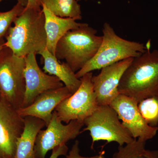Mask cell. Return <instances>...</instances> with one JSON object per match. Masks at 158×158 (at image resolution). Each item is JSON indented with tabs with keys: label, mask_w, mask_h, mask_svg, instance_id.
I'll use <instances>...</instances> for the list:
<instances>
[{
	"label": "cell",
	"mask_w": 158,
	"mask_h": 158,
	"mask_svg": "<svg viewBox=\"0 0 158 158\" xmlns=\"http://www.w3.org/2000/svg\"><path fill=\"white\" fill-rule=\"evenodd\" d=\"M6 36L5 45L17 56L39 54L46 48L45 16L42 9L26 8Z\"/></svg>",
	"instance_id": "6da1fadb"
},
{
	"label": "cell",
	"mask_w": 158,
	"mask_h": 158,
	"mask_svg": "<svg viewBox=\"0 0 158 158\" xmlns=\"http://www.w3.org/2000/svg\"><path fill=\"white\" fill-rule=\"evenodd\" d=\"M139 56L134 58L122 77L119 94L127 95L139 102L144 99L158 96V50L151 52V43Z\"/></svg>",
	"instance_id": "7a4b0ae2"
},
{
	"label": "cell",
	"mask_w": 158,
	"mask_h": 158,
	"mask_svg": "<svg viewBox=\"0 0 158 158\" xmlns=\"http://www.w3.org/2000/svg\"><path fill=\"white\" fill-rule=\"evenodd\" d=\"M97 31L83 23L78 28L71 30L57 44L55 56L59 61L65 60L76 73L96 55L102 40Z\"/></svg>",
	"instance_id": "3957f363"
},
{
	"label": "cell",
	"mask_w": 158,
	"mask_h": 158,
	"mask_svg": "<svg viewBox=\"0 0 158 158\" xmlns=\"http://www.w3.org/2000/svg\"><path fill=\"white\" fill-rule=\"evenodd\" d=\"M102 40L94 57L76 73L80 79L85 74L129 58L139 56L145 52L146 45L122 38L115 33L110 24L105 23L102 29Z\"/></svg>",
	"instance_id": "277c9868"
},
{
	"label": "cell",
	"mask_w": 158,
	"mask_h": 158,
	"mask_svg": "<svg viewBox=\"0 0 158 158\" xmlns=\"http://www.w3.org/2000/svg\"><path fill=\"white\" fill-rule=\"evenodd\" d=\"M25 57L15 56L5 46L0 54V98L17 110L25 92Z\"/></svg>",
	"instance_id": "5b68a950"
},
{
	"label": "cell",
	"mask_w": 158,
	"mask_h": 158,
	"mask_svg": "<svg viewBox=\"0 0 158 158\" xmlns=\"http://www.w3.org/2000/svg\"><path fill=\"white\" fill-rule=\"evenodd\" d=\"M116 111L110 106H99L84 120V131L90 132L91 148L96 141L117 142L119 146L131 143L135 139L120 121Z\"/></svg>",
	"instance_id": "8992f818"
},
{
	"label": "cell",
	"mask_w": 158,
	"mask_h": 158,
	"mask_svg": "<svg viewBox=\"0 0 158 158\" xmlns=\"http://www.w3.org/2000/svg\"><path fill=\"white\" fill-rule=\"evenodd\" d=\"M93 76L92 72L84 75L80 78L81 83L78 89L56 108L55 111L61 121L66 124L72 120L84 122L98 107L92 82Z\"/></svg>",
	"instance_id": "52a82bcc"
},
{
	"label": "cell",
	"mask_w": 158,
	"mask_h": 158,
	"mask_svg": "<svg viewBox=\"0 0 158 158\" xmlns=\"http://www.w3.org/2000/svg\"><path fill=\"white\" fill-rule=\"evenodd\" d=\"M62 122L54 111L47 128L37 135L34 148L36 158H45L49 151L77 138L84 126V122L79 120H72L66 125Z\"/></svg>",
	"instance_id": "ba28073f"
},
{
	"label": "cell",
	"mask_w": 158,
	"mask_h": 158,
	"mask_svg": "<svg viewBox=\"0 0 158 158\" xmlns=\"http://www.w3.org/2000/svg\"><path fill=\"white\" fill-rule=\"evenodd\" d=\"M110 106L118 115L122 123L134 139L146 141L152 139L158 131V127H152L146 123L138 108V102L127 95L119 94Z\"/></svg>",
	"instance_id": "9c48e42d"
},
{
	"label": "cell",
	"mask_w": 158,
	"mask_h": 158,
	"mask_svg": "<svg viewBox=\"0 0 158 158\" xmlns=\"http://www.w3.org/2000/svg\"><path fill=\"white\" fill-rule=\"evenodd\" d=\"M24 77L25 92L21 108L29 106L41 93L64 86L56 77L46 73L40 68L34 53L25 57Z\"/></svg>",
	"instance_id": "30bf717a"
},
{
	"label": "cell",
	"mask_w": 158,
	"mask_h": 158,
	"mask_svg": "<svg viewBox=\"0 0 158 158\" xmlns=\"http://www.w3.org/2000/svg\"><path fill=\"white\" fill-rule=\"evenodd\" d=\"M24 127V118L17 110L0 98V158H14Z\"/></svg>",
	"instance_id": "8fae6325"
},
{
	"label": "cell",
	"mask_w": 158,
	"mask_h": 158,
	"mask_svg": "<svg viewBox=\"0 0 158 158\" xmlns=\"http://www.w3.org/2000/svg\"><path fill=\"white\" fill-rule=\"evenodd\" d=\"M133 59H125L104 67L98 75L92 77L94 90L99 106H110L118 96L122 77Z\"/></svg>",
	"instance_id": "7c38bea8"
},
{
	"label": "cell",
	"mask_w": 158,
	"mask_h": 158,
	"mask_svg": "<svg viewBox=\"0 0 158 158\" xmlns=\"http://www.w3.org/2000/svg\"><path fill=\"white\" fill-rule=\"evenodd\" d=\"M72 94L65 86L48 90L40 94L29 106L21 108L17 110L18 112L23 118L31 116L41 119L45 123L47 127L57 106Z\"/></svg>",
	"instance_id": "4fadbf2b"
},
{
	"label": "cell",
	"mask_w": 158,
	"mask_h": 158,
	"mask_svg": "<svg viewBox=\"0 0 158 158\" xmlns=\"http://www.w3.org/2000/svg\"><path fill=\"white\" fill-rule=\"evenodd\" d=\"M42 9L45 16L46 48L55 56L56 47L61 38L68 31L78 28L83 23L77 22L74 19L57 16L44 5Z\"/></svg>",
	"instance_id": "5bb4252c"
},
{
	"label": "cell",
	"mask_w": 158,
	"mask_h": 158,
	"mask_svg": "<svg viewBox=\"0 0 158 158\" xmlns=\"http://www.w3.org/2000/svg\"><path fill=\"white\" fill-rule=\"evenodd\" d=\"M44 60V71L50 75L56 77L72 94L78 89L81 81L78 78L66 62L60 63L55 56L46 48L39 53Z\"/></svg>",
	"instance_id": "9a60e30c"
},
{
	"label": "cell",
	"mask_w": 158,
	"mask_h": 158,
	"mask_svg": "<svg viewBox=\"0 0 158 158\" xmlns=\"http://www.w3.org/2000/svg\"><path fill=\"white\" fill-rule=\"evenodd\" d=\"M23 131L16 142L14 158H36L34 148L37 135L45 126L42 120L36 117H24Z\"/></svg>",
	"instance_id": "2e32d148"
},
{
	"label": "cell",
	"mask_w": 158,
	"mask_h": 158,
	"mask_svg": "<svg viewBox=\"0 0 158 158\" xmlns=\"http://www.w3.org/2000/svg\"><path fill=\"white\" fill-rule=\"evenodd\" d=\"M40 2L41 5L57 16L77 20L82 19L81 6L77 0H40Z\"/></svg>",
	"instance_id": "e0dca14e"
},
{
	"label": "cell",
	"mask_w": 158,
	"mask_h": 158,
	"mask_svg": "<svg viewBox=\"0 0 158 158\" xmlns=\"http://www.w3.org/2000/svg\"><path fill=\"white\" fill-rule=\"evenodd\" d=\"M141 116L146 123L152 127L158 125V96L144 99L138 103Z\"/></svg>",
	"instance_id": "ac0fdd59"
},
{
	"label": "cell",
	"mask_w": 158,
	"mask_h": 158,
	"mask_svg": "<svg viewBox=\"0 0 158 158\" xmlns=\"http://www.w3.org/2000/svg\"><path fill=\"white\" fill-rule=\"evenodd\" d=\"M146 141L135 139L125 146H119L118 151L113 154V158H147L144 155Z\"/></svg>",
	"instance_id": "d6986e66"
},
{
	"label": "cell",
	"mask_w": 158,
	"mask_h": 158,
	"mask_svg": "<svg viewBox=\"0 0 158 158\" xmlns=\"http://www.w3.org/2000/svg\"><path fill=\"white\" fill-rule=\"evenodd\" d=\"M24 9V6L17 2L9 11L0 12V38L6 37L11 24L21 14Z\"/></svg>",
	"instance_id": "ffe728a7"
},
{
	"label": "cell",
	"mask_w": 158,
	"mask_h": 158,
	"mask_svg": "<svg viewBox=\"0 0 158 158\" xmlns=\"http://www.w3.org/2000/svg\"><path fill=\"white\" fill-rule=\"evenodd\" d=\"M79 142L78 141L75 142L73 145L68 155L66 156V158H106L104 155V151H102L98 155L93 156L92 157H84L80 155V149L79 147Z\"/></svg>",
	"instance_id": "44dd1931"
},
{
	"label": "cell",
	"mask_w": 158,
	"mask_h": 158,
	"mask_svg": "<svg viewBox=\"0 0 158 158\" xmlns=\"http://www.w3.org/2000/svg\"><path fill=\"white\" fill-rule=\"evenodd\" d=\"M68 150V148L66 144L60 145L52 150V152L50 158H58L60 156H66Z\"/></svg>",
	"instance_id": "7402d4cb"
},
{
	"label": "cell",
	"mask_w": 158,
	"mask_h": 158,
	"mask_svg": "<svg viewBox=\"0 0 158 158\" xmlns=\"http://www.w3.org/2000/svg\"><path fill=\"white\" fill-rule=\"evenodd\" d=\"M25 7L40 9H42V5L40 0H27V4Z\"/></svg>",
	"instance_id": "603a6c76"
},
{
	"label": "cell",
	"mask_w": 158,
	"mask_h": 158,
	"mask_svg": "<svg viewBox=\"0 0 158 158\" xmlns=\"http://www.w3.org/2000/svg\"><path fill=\"white\" fill-rule=\"evenodd\" d=\"M144 155L147 158H158V151L146 150Z\"/></svg>",
	"instance_id": "cb8c5ba5"
},
{
	"label": "cell",
	"mask_w": 158,
	"mask_h": 158,
	"mask_svg": "<svg viewBox=\"0 0 158 158\" xmlns=\"http://www.w3.org/2000/svg\"><path fill=\"white\" fill-rule=\"evenodd\" d=\"M5 41L4 38H0V54L5 48Z\"/></svg>",
	"instance_id": "d4e9b609"
},
{
	"label": "cell",
	"mask_w": 158,
	"mask_h": 158,
	"mask_svg": "<svg viewBox=\"0 0 158 158\" xmlns=\"http://www.w3.org/2000/svg\"><path fill=\"white\" fill-rule=\"evenodd\" d=\"M18 2L21 4L22 6L26 7L27 4V0H17Z\"/></svg>",
	"instance_id": "484cf974"
},
{
	"label": "cell",
	"mask_w": 158,
	"mask_h": 158,
	"mask_svg": "<svg viewBox=\"0 0 158 158\" xmlns=\"http://www.w3.org/2000/svg\"><path fill=\"white\" fill-rule=\"evenodd\" d=\"M77 2H78V1H81V0H77ZM85 1H87V0H85Z\"/></svg>",
	"instance_id": "4316f807"
},
{
	"label": "cell",
	"mask_w": 158,
	"mask_h": 158,
	"mask_svg": "<svg viewBox=\"0 0 158 158\" xmlns=\"http://www.w3.org/2000/svg\"><path fill=\"white\" fill-rule=\"evenodd\" d=\"M4 1V0H0V2H2V1Z\"/></svg>",
	"instance_id": "83f0119b"
}]
</instances>
